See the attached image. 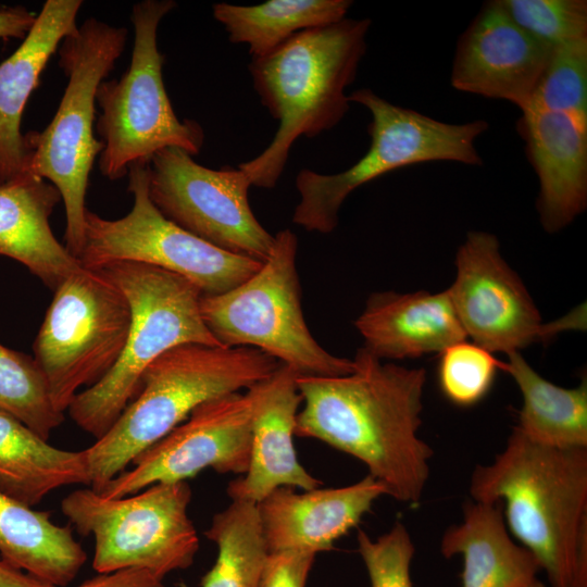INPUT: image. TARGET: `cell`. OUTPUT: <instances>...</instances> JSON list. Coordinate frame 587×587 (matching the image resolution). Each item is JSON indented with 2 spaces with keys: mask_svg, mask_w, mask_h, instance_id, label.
<instances>
[{
  "mask_svg": "<svg viewBox=\"0 0 587 587\" xmlns=\"http://www.w3.org/2000/svg\"><path fill=\"white\" fill-rule=\"evenodd\" d=\"M53 292L33 349L51 401L64 413L82 387L115 365L132 314L123 291L99 270L82 266Z\"/></svg>",
  "mask_w": 587,
  "mask_h": 587,
  "instance_id": "cell-11",
  "label": "cell"
},
{
  "mask_svg": "<svg viewBox=\"0 0 587 587\" xmlns=\"http://www.w3.org/2000/svg\"><path fill=\"white\" fill-rule=\"evenodd\" d=\"M550 50L516 25L500 0L488 1L459 39L451 86L509 101L523 111L530 103Z\"/></svg>",
  "mask_w": 587,
  "mask_h": 587,
  "instance_id": "cell-16",
  "label": "cell"
},
{
  "mask_svg": "<svg viewBox=\"0 0 587 587\" xmlns=\"http://www.w3.org/2000/svg\"><path fill=\"white\" fill-rule=\"evenodd\" d=\"M251 449V403L234 392L197 407L189 417L147 448L133 466L111 479L99 495L114 499L153 484L187 482L205 469L243 475Z\"/></svg>",
  "mask_w": 587,
  "mask_h": 587,
  "instance_id": "cell-15",
  "label": "cell"
},
{
  "mask_svg": "<svg viewBox=\"0 0 587 587\" xmlns=\"http://www.w3.org/2000/svg\"><path fill=\"white\" fill-rule=\"evenodd\" d=\"M71 485L90 486L85 450L55 448L0 410V491L34 507Z\"/></svg>",
  "mask_w": 587,
  "mask_h": 587,
  "instance_id": "cell-25",
  "label": "cell"
},
{
  "mask_svg": "<svg viewBox=\"0 0 587 587\" xmlns=\"http://www.w3.org/2000/svg\"><path fill=\"white\" fill-rule=\"evenodd\" d=\"M128 177L133 207L125 216L108 220L87 209L77 258L83 267L148 264L187 278L207 296L230 290L260 268L261 262L214 247L166 218L149 196V164L132 166Z\"/></svg>",
  "mask_w": 587,
  "mask_h": 587,
  "instance_id": "cell-12",
  "label": "cell"
},
{
  "mask_svg": "<svg viewBox=\"0 0 587 587\" xmlns=\"http://www.w3.org/2000/svg\"><path fill=\"white\" fill-rule=\"evenodd\" d=\"M125 295L132 321L123 352L111 371L80 390L67 411L96 439L102 437L134 399L145 370L184 344L220 346L200 312V289L187 278L148 264L115 262L100 268Z\"/></svg>",
  "mask_w": 587,
  "mask_h": 587,
  "instance_id": "cell-6",
  "label": "cell"
},
{
  "mask_svg": "<svg viewBox=\"0 0 587 587\" xmlns=\"http://www.w3.org/2000/svg\"><path fill=\"white\" fill-rule=\"evenodd\" d=\"M528 108L587 118V37L551 48Z\"/></svg>",
  "mask_w": 587,
  "mask_h": 587,
  "instance_id": "cell-30",
  "label": "cell"
},
{
  "mask_svg": "<svg viewBox=\"0 0 587 587\" xmlns=\"http://www.w3.org/2000/svg\"><path fill=\"white\" fill-rule=\"evenodd\" d=\"M472 500L499 501L509 532L550 587H587V448H554L516 426L489 464L475 467Z\"/></svg>",
  "mask_w": 587,
  "mask_h": 587,
  "instance_id": "cell-2",
  "label": "cell"
},
{
  "mask_svg": "<svg viewBox=\"0 0 587 587\" xmlns=\"http://www.w3.org/2000/svg\"><path fill=\"white\" fill-rule=\"evenodd\" d=\"M61 200L51 183L29 173L0 185V255L23 264L51 290L82 267L50 226Z\"/></svg>",
  "mask_w": 587,
  "mask_h": 587,
  "instance_id": "cell-22",
  "label": "cell"
},
{
  "mask_svg": "<svg viewBox=\"0 0 587 587\" xmlns=\"http://www.w3.org/2000/svg\"><path fill=\"white\" fill-rule=\"evenodd\" d=\"M526 587H548V586H546L544 583L535 578Z\"/></svg>",
  "mask_w": 587,
  "mask_h": 587,
  "instance_id": "cell-38",
  "label": "cell"
},
{
  "mask_svg": "<svg viewBox=\"0 0 587 587\" xmlns=\"http://www.w3.org/2000/svg\"><path fill=\"white\" fill-rule=\"evenodd\" d=\"M250 186L239 167L212 170L176 147L149 163V196L166 218L214 247L264 263L275 237L250 208Z\"/></svg>",
  "mask_w": 587,
  "mask_h": 587,
  "instance_id": "cell-13",
  "label": "cell"
},
{
  "mask_svg": "<svg viewBox=\"0 0 587 587\" xmlns=\"http://www.w3.org/2000/svg\"><path fill=\"white\" fill-rule=\"evenodd\" d=\"M512 21L548 48L587 37L586 0H500Z\"/></svg>",
  "mask_w": 587,
  "mask_h": 587,
  "instance_id": "cell-32",
  "label": "cell"
},
{
  "mask_svg": "<svg viewBox=\"0 0 587 587\" xmlns=\"http://www.w3.org/2000/svg\"><path fill=\"white\" fill-rule=\"evenodd\" d=\"M76 587H164L163 580L141 569L98 574Z\"/></svg>",
  "mask_w": 587,
  "mask_h": 587,
  "instance_id": "cell-35",
  "label": "cell"
},
{
  "mask_svg": "<svg viewBox=\"0 0 587 587\" xmlns=\"http://www.w3.org/2000/svg\"><path fill=\"white\" fill-rule=\"evenodd\" d=\"M357 541L371 587H413L410 567L415 547L401 522L375 540L359 529Z\"/></svg>",
  "mask_w": 587,
  "mask_h": 587,
  "instance_id": "cell-33",
  "label": "cell"
},
{
  "mask_svg": "<svg viewBox=\"0 0 587 587\" xmlns=\"http://www.w3.org/2000/svg\"><path fill=\"white\" fill-rule=\"evenodd\" d=\"M354 325L364 339V348L379 359L441 352L466 339L448 290L375 292Z\"/></svg>",
  "mask_w": 587,
  "mask_h": 587,
  "instance_id": "cell-21",
  "label": "cell"
},
{
  "mask_svg": "<svg viewBox=\"0 0 587 587\" xmlns=\"http://www.w3.org/2000/svg\"><path fill=\"white\" fill-rule=\"evenodd\" d=\"M282 363L251 347L184 344L155 359L112 427L84 449L90 486L101 492L147 448L186 421L200 404L249 389Z\"/></svg>",
  "mask_w": 587,
  "mask_h": 587,
  "instance_id": "cell-4",
  "label": "cell"
},
{
  "mask_svg": "<svg viewBox=\"0 0 587 587\" xmlns=\"http://www.w3.org/2000/svg\"><path fill=\"white\" fill-rule=\"evenodd\" d=\"M204 535L216 545L217 558L201 587H260L270 551L257 503L232 500Z\"/></svg>",
  "mask_w": 587,
  "mask_h": 587,
  "instance_id": "cell-28",
  "label": "cell"
},
{
  "mask_svg": "<svg viewBox=\"0 0 587 587\" xmlns=\"http://www.w3.org/2000/svg\"><path fill=\"white\" fill-rule=\"evenodd\" d=\"M190 500L187 482L158 483L114 499L86 487L64 497L61 510L78 534L93 536L98 574L141 569L163 580L189 567L199 550Z\"/></svg>",
  "mask_w": 587,
  "mask_h": 587,
  "instance_id": "cell-10",
  "label": "cell"
},
{
  "mask_svg": "<svg viewBox=\"0 0 587 587\" xmlns=\"http://www.w3.org/2000/svg\"><path fill=\"white\" fill-rule=\"evenodd\" d=\"M371 113L370 148L351 167L330 175L303 168L296 177L300 195L292 221L308 232L332 233L339 210L358 187L389 172L427 162L480 165L476 139L489 125L484 120L451 124L390 103L367 88L348 95Z\"/></svg>",
  "mask_w": 587,
  "mask_h": 587,
  "instance_id": "cell-7",
  "label": "cell"
},
{
  "mask_svg": "<svg viewBox=\"0 0 587 587\" xmlns=\"http://www.w3.org/2000/svg\"><path fill=\"white\" fill-rule=\"evenodd\" d=\"M315 555L308 551L270 553L260 587H305Z\"/></svg>",
  "mask_w": 587,
  "mask_h": 587,
  "instance_id": "cell-34",
  "label": "cell"
},
{
  "mask_svg": "<svg viewBox=\"0 0 587 587\" xmlns=\"http://www.w3.org/2000/svg\"><path fill=\"white\" fill-rule=\"evenodd\" d=\"M341 376H298L304 403L295 436L319 439L360 460L397 501L420 502L433 449L419 437L426 372L383 363L364 347Z\"/></svg>",
  "mask_w": 587,
  "mask_h": 587,
  "instance_id": "cell-1",
  "label": "cell"
},
{
  "mask_svg": "<svg viewBox=\"0 0 587 587\" xmlns=\"http://www.w3.org/2000/svg\"><path fill=\"white\" fill-rule=\"evenodd\" d=\"M386 495L370 474L349 486L296 492L280 487L257 503L270 553L330 550Z\"/></svg>",
  "mask_w": 587,
  "mask_h": 587,
  "instance_id": "cell-19",
  "label": "cell"
},
{
  "mask_svg": "<svg viewBox=\"0 0 587 587\" xmlns=\"http://www.w3.org/2000/svg\"><path fill=\"white\" fill-rule=\"evenodd\" d=\"M0 410L16 417L43 439L64 421L52 403L34 357L0 344Z\"/></svg>",
  "mask_w": 587,
  "mask_h": 587,
  "instance_id": "cell-29",
  "label": "cell"
},
{
  "mask_svg": "<svg viewBox=\"0 0 587 587\" xmlns=\"http://www.w3.org/2000/svg\"><path fill=\"white\" fill-rule=\"evenodd\" d=\"M298 376L282 363L270 377L247 389L251 403L250 460L242 477L228 484L232 500L259 503L280 487L310 490L322 485L301 465L294 446L302 402Z\"/></svg>",
  "mask_w": 587,
  "mask_h": 587,
  "instance_id": "cell-17",
  "label": "cell"
},
{
  "mask_svg": "<svg viewBox=\"0 0 587 587\" xmlns=\"http://www.w3.org/2000/svg\"><path fill=\"white\" fill-rule=\"evenodd\" d=\"M457 276L448 290L473 342L507 354L558 332L585 326V307L550 324L541 316L515 272L500 253L498 238L469 232L455 257Z\"/></svg>",
  "mask_w": 587,
  "mask_h": 587,
  "instance_id": "cell-14",
  "label": "cell"
},
{
  "mask_svg": "<svg viewBox=\"0 0 587 587\" xmlns=\"http://www.w3.org/2000/svg\"><path fill=\"white\" fill-rule=\"evenodd\" d=\"M82 5V0H47L22 43L0 63V185L25 171V105L51 55L76 29Z\"/></svg>",
  "mask_w": 587,
  "mask_h": 587,
  "instance_id": "cell-20",
  "label": "cell"
},
{
  "mask_svg": "<svg viewBox=\"0 0 587 587\" xmlns=\"http://www.w3.org/2000/svg\"><path fill=\"white\" fill-rule=\"evenodd\" d=\"M175 7L173 0H142L133 5L129 67L118 79H104L98 87L96 102L101 113L96 130L104 145L99 168L110 180L123 178L134 165L149 164L165 148L196 155L203 146L202 127L177 117L163 82L165 58L158 48V28Z\"/></svg>",
  "mask_w": 587,
  "mask_h": 587,
  "instance_id": "cell-8",
  "label": "cell"
},
{
  "mask_svg": "<svg viewBox=\"0 0 587 587\" xmlns=\"http://www.w3.org/2000/svg\"><path fill=\"white\" fill-rule=\"evenodd\" d=\"M0 587H53L17 570L0 558Z\"/></svg>",
  "mask_w": 587,
  "mask_h": 587,
  "instance_id": "cell-37",
  "label": "cell"
},
{
  "mask_svg": "<svg viewBox=\"0 0 587 587\" xmlns=\"http://www.w3.org/2000/svg\"><path fill=\"white\" fill-rule=\"evenodd\" d=\"M504 362L494 352L465 340L441 351L438 383L444 396L459 407H472L483 400L492 387Z\"/></svg>",
  "mask_w": 587,
  "mask_h": 587,
  "instance_id": "cell-31",
  "label": "cell"
},
{
  "mask_svg": "<svg viewBox=\"0 0 587 587\" xmlns=\"http://www.w3.org/2000/svg\"><path fill=\"white\" fill-rule=\"evenodd\" d=\"M350 0H268L255 5L213 4V16L233 43H246L252 58L268 54L297 33L344 18Z\"/></svg>",
  "mask_w": 587,
  "mask_h": 587,
  "instance_id": "cell-27",
  "label": "cell"
},
{
  "mask_svg": "<svg viewBox=\"0 0 587 587\" xmlns=\"http://www.w3.org/2000/svg\"><path fill=\"white\" fill-rule=\"evenodd\" d=\"M0 558L53 587H65L87 561L68 525L0 491Z\"/></svg>",
  "mask_w": 587,
  "mask_h": 587,
  "instance_id": "cell-24",
  "label": "cell"
},
{
  "mask_svg": "<svg viewBox=\"0 0 587 587\" xmlns=\"http://www.w3.org/2000/svg\"><path fill=\"white\" fill-rule=\"evenodd\" d=\"M370 26L369 18L346 17L297 33L268 54L252 58L253 87L279 122L266 149L238 166L252 186L274 188L294 142L329 130L344 118L350 103L346 89L366 52Z\"/></svg>",
  "mask_w": 587,
  "mask_h": 587,
  "instance_id": "cell-3",
  "label": "cell"
},
{
  "mask_svg": "<svg viewBox=\"0 0 587 587\" xmlns=\"http://www.w3.org/2000/svg\"><path fill=\"white\" fill-rule=\"evenodd\" d=\"M440 551L445 558L462 555V587H526L541 570L510 536L499 501L466 502L462 522L445 530Z\"/></svg>",
  "mask_w": 587,
  "mask_h": 587,
  "instance_id": "cell-23",
  "label": "cell"
},
{
  "mask_svg": "<svg viewBox=\"0 0 587 587\" xmlns=\"http://www.w3.org/2000/svg\"><path fill=\"white\" fill-rule=\"evenodd\" d=\"M128 37L125 27L87 18L59 46V65L67 84L58 110L40 132L24 135V173L51 183L65 210L64 246L77 259L85 239V199L89 174L104 145L93 135L96 95L114 68Z\"/></svg>",
  "mask_w": 587,
  "mask_h": 587,
  "instance_id": "cell-5",
  "label": "cell"
},
{
  "mask_svg": "<svg viewBox=\"0 0 587 587\" xmlns=\"http://www.w3.org/2000/svg\"><path fill=\"white\" fill-rule=\"evenodd\" d=\"M521 112L516 128L539 183V221L547 233H557L587 207V118L532 108Z\"/></svg>",
  "mask_w": 587,
  "mask_h": 587,
  "instance_id": "cell-18",
  "label": "cell"
},
{
  "mask_svg": "<svg viewBox=\"0 0 587 587\" xmlns=\"http://www.w3.org/2000/svg\"><path fill=\"white\" fill-rule=\"evenodd\" d=\"M503 371L522 395L516 426L530 440L554 448H587V385L563 388L540 376L520 354L508 353Z\"/></svg>",
  "mask_w": 587,
  "mask_h": 587,
  "instance_id": "cell-26",
  "label": "cell"
},
{
  "mask_svg": "<svg viewBox=\"0 0 587 587\" xmlns=\"http://www.w3.org/2000/svg\"><path fill=\"white\" fill-rule=\"evenodd\" d=\"M297 236L283 229L260 268L218 295H202L204 324L222 347H251L288 365L299 376H341L353 360L326 351L312 336L301 307Z\"/></svg>",
  "mask_w": 587,
  "mask_h": 587,
  "instance_id": "cell-9",
  "label": "cell"
},
{
  "mask_svg": "<svg viewBox=\"0 0 587 587\" xmlns=\"http://www.w3.org/2000/svg\"><path fill=\"white\" fill-rule=\"evenodd\" d=\"M36 15L21 5L0 9V39H24Z\"/></svg>",
  "mask_w": 587,
  "mask_h": 587,
  "instance_id": "cell-36",
  "label": "cell"
}]
</instances>
